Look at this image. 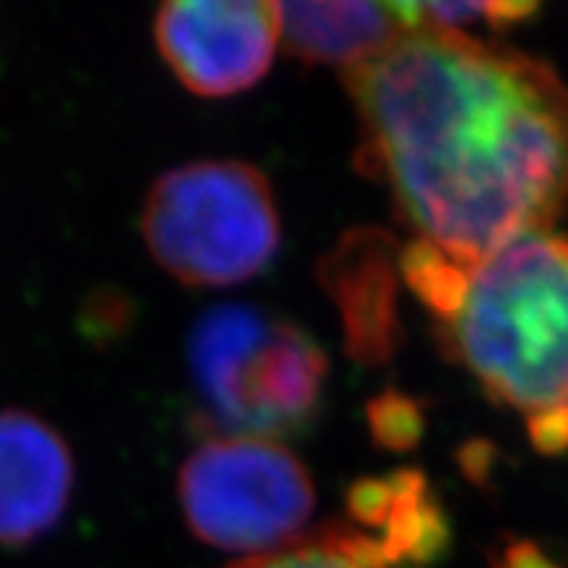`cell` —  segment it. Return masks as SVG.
I'll return each mask as SVG.
<instances>
[{"mask_svg":"<svg viewBox=\"0 0 568 568\" xmlns=\"http://www.w3.org/2000/svg\"><path fill=\"white\" fill-rule=\"evenodd\" d=\"M345 84L358 166L387 184L422 243L479 264L564 213L568 88L545 61L418 24Z\"/></svg>","mask_w":568,"mask_h":568,"instance_id":"6da1fadb","label":"cell"},{"mask_svg":"<svg viewBox=\"0 0 568 568\" xmlns=\"http://www.w3.org/2000/svg\"><path fill=\"white\" fill-rule=\"evenodd\" d=\"M439 324L447 351L527 418L539 450H568V234L535 232L485 255Z\"/></svg>","mask_w":568,"mask_h":568,"instance_id":"7a4b0ae2","label":"cell"},{"mask_svg":"<svg viewBox=\"0 0 568 568\" xmlns=\"http://www.w3.org/2000/svg\"><path fill=\"white\" fill-rule=\"evenodd\" d=\"M140 230L148 253L187 287H232L258 276L280 251V211L261 169L213 159L161 174Z\"/></svg>","mask_w":568,"mask_h":568,"instance_id":"3957f363","label":"cell"},{"mask_svg":"<svg viewBox=\"0 0 568 568\" xmlns=\"http://www.w3.org/2000/svg\"><path fill=\"white\" fill-rule=\"evenodd\" d=\"M190 368L213 429L287 437L314 422L326 355L301 326L251 305H219L195 324Z\"/></svg>","mask_w":568,"mask_h":568,"instance_id":"277c9868","label":"cell"},{"mask_svg":"<svg viewBox=\"0 0 568 568\" xmlns=\"http://www.w3.org/2000/svg\"><path fill=\"white\" fill-rule=\"evenodd\" d=\"M176 493L201 542L245 558L301 539L316 503L303 460L266 437L205 439L182 464Z\"/></svg>","mask_w":568,"mask_h":568,"instance_id":"5b68a950","label":"cell"},{"mask_svg":"<svg viewBox=\"0 0 568 568\" xmlns=\"http://www.w3.org/2000/svg\"><path fill=\"white\" fill-rule=\"evenodd\" d=\"M153 38L193 95L230 98L251 90L272 67L280 21L264 0H174L155 13Z\"/></svg>","mask_w":568,"mask_h":568,"instance_id":"8992f818","label":"cell"},{"mask_svg":"<svg viewBox=\"0 0 568 568\" xmlns=\"http://www.w3.org/2000/svg\"><path fill=\"white\" fill-rule=\"evenodd\" d=\"M74 489V456L45 418L0 410V548H24L61 521Z\"/></svg>","mask_w":568,"mask_h":568,"instance_id":"52a82bcc","label":"cell"},{"mask_svg":"<svg viewBox=\"0 0 568 568\" xmlns=\"http://www.w3.org/2000/svg\"><path fill=\"white\" fill-rule=\"evenodd\" d=\"M318 282L337 305L345 351L385 364L400 339V247L382 230H351L318 261Z\"/></svg>","mask_w":568,"mask_h":568,"instance_id":"ba28073f","label":"cell"},{"mask_svg":"<svg viewBox=\"0 0 568 568\" xmlns=\"http://www.w3.org/2000/svg\"><path fill=\"white\" fill-rule=\"evenodd\" d=\"M280 40L305 63H332L351 71L385 53L408 32L395 3H274Z\"/></svg>","mask_w":568,"mask_h":568,"instance_id":"9c48e42d","label":"cell"},{"mask_svg":"<svg viewBox=\"0 0 568 568\" xmlns=\"http://www.w3.org/2000/svg\"><path fill=\"white\" fill-rule=\"evenodd\" d=\"M351 516L355 529L395 566L408 556L424 558L443 539V516L416 471L358 481L351 493Z\"/></svg>","mask_w":568,"mask_h":568,"instance_id":"30bf717a","label":"cell"},{"mask_svg":"<svg viewBox=\"0 0 568 568\" xmlns=\"http://www.w3.org/2000/svg\"><path fill=\"white\" fill-rule=\"evenodd\" d=\"M230 568H397L366 535L355 527H332L318 535L237 560Z\"/></svg>","mask_w":568,"mask_h":568,"instance_id":"8fae6325","label":"cell"},{"mask_svg":"<svg viewBox=\"0 0 568 568\" xmlns=\"http://www.w3.org/2000/svg\"><path fill=\"white\" fill-rule=\"evenodd\" d=\"M406 27H439V30L464 32L468 24H487L495 30L524 24L531 13H537L535 3H395Z\"/></svg>","mask_w":568,"mask_h":568,"instance_id":"7c38bea8","label":"cell"},{"mask_svg":"<svg viewBox=\"0 0 568 568\" xmlns=\"http://www.w3.org/2000/svg\"><path fill=\"white\" fill-rule=\"evenodd\" d=\"M368 416H372L374 435L389 447H406L422 432V416H418L414 403L403 400V397H379L368 410Z\"/></svg>","mask_w":568,"mask_h":568,"instance_id":"4fadbf2b","label":"cell"},{"mask_svg":"<svg viewBox=\"0 0 568 568\" xmlns=\"http://www.w3.org/2000/svg\"><path fill=\"white\" fill-rule=\"evenodd\" d=\"M126 301L119 295H101L92 297L88 303V316H84V326H88L90 337H111L126 326Z\"/></svg>","mask_w":568,"mask_h":568,"instance_id":"5bb4252c","label":"cell"}]
</instances>
